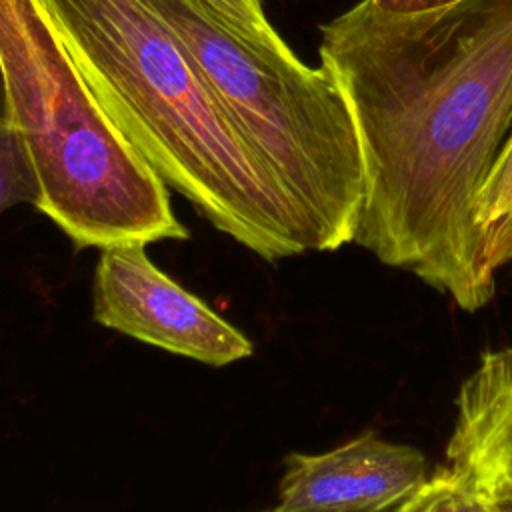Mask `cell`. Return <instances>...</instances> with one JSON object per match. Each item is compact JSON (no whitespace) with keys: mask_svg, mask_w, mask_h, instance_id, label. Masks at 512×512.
Listing matches in <instances>:
<instances>
[{"mask_svg":"<svg viewBox=\"0 0 512 512\" xmlns=\"http://www.w3.org/2000/svg\"><path fill=\"white\" fill-rule=\"evenodd\" d=\"M446 456L480 486L512 482V346L484 352L462 382Z\"/></svg>","mask_w":512,"mask_h":512,"instance_id":"cell-7","label":"cell"},{"mask_svg":"<svg viewBox=\"0 0 512 512\" xmlns=\"http://www.w3.org/2000/svg\"><path fill=\"white\" fill-rule=\"evenodd\" d=\"M186 44L236 130L302 216L314 252L354 242L364 168L348 102L288 44L240 32L206 0H146Z\"/></svg>","mask_w":512,"mask_h":512,"instance_id":"cell-4","label":"cell"},{"mask_svg":"<svg viewBox=\"0 0 512 512\" xmlns=\"http://www.w3.org/2000/svg\"><path fill=\"white\" fill-rule=\"evenodd\" d=\"M8 122L26 142L48 216L76 248L188 238L168 186L120 134L44 0H0Z\"/></svg>","mask_w":512,"mask_h":512,"instance_id":"cell-3","label":"cell"},{"mask_svg":"<svg viewBox=\"0 0 512 512\" xmlns=\"http://www.w3.org/2000/svg\"><path fill=\"white\" fill-rule=\"evenodd\" d=\"M106 116L166 186L264 260L314 252L198 62L146 0H44Z\"/></svg>","mask_w":512,"mask_h":512,"instance_id":"cell-2","label":"cell"},{"mask_svg":"<svg viewBox=\"0 0 512 512\" xmlns=\"http://www.w3.org/2000/svg\"><path fill=\"white\" fill-rule=\"evenodd\" d=\"M92 314L106 328L208 366L238 362L254 350L238 328L166 276L144 244L100 250Z\"/></svg>","mask_w":512,"mask_h":512,"instance_id":"cell-5","label":"cell"},{"mask_svg":"<svg viewBox=\"0 0 512 512\" xmlns=\"http://www.w3.org/2000/svg\"><path fill=\"white\" fill-rule=\"evenodd\" d=\"M396 512H498L490 494L464 470L438 468Z\"/></svg>","mask_w":512,"mask_h":512,"instance_id":"cell-9","label":"cell"},{"mask_svg":"<svg viewBox=\"0 0 512 512\" xmlns=\"http://www.w3.org/2000/svg\"><path fill=\"white\" fill-rule=\"evenodd\" d=\"M428 478L424 454L374 432L320 454H290L278 484L280 512H382Z\"/></svg>","mask_w":512,"mask_h":512,"instance_id":"cell-6","label":"cell"},{"mask_svg":"<svg viewBox=\"0 0 512 512\" xmlns=\"http://www.w3.org/2000/svg\"><path fill=\"white\" fill-rule=\"evenodd\" d=\"M8 120V106H6V88H4V76L0 68V122Z\"/></svg>","mask_w":512,"mask_h":512,"instance_id":"cell-14","label":"cell"},{"mask_svg":"<svg viewBox=\"0 0 512 512\" xmlns=\"http://www.w3.org/2000/svg\"><path fill=\"white\" fill-rule=\"evenodd\" d=\"M476 224L490 268L512 262V132L478 194Z\"/></svg>","mask_w":512,"mask_h":512,"instance_id":"cell-8","label":"cell"},{"mask_svg":"<svg viewBox=\"0 0 512 512\" xmlns=\"http://www.w3.org/2000/svg\"><path fill=\"white\" fill-rule=\"evenodd\" d=\"M396 508H398V506H394V508H388V510H382V512H396ZM260 512H280V510L274 506V508H268V510H260Z\"/></svg>","mask_w":512,"mask_h":512,"instance_id":"cell-15","label":"cell"},{"mask_svg":"<svg viewBox=\"0 0 512 512\" xmlns=\"http://www.w3.org/2000/svg\"><path fill=\"white\" fill-rule=\"evenodd\" d=\"M498 512H512V482L510 480H496V482H490V484H484L482 486Z\"/></svg>","mask_w":512,"mask_h":512,"instance_id":"cell-13","label":"cell"},{"mask_svg":"<svg viewBox=\"0 0 512 512\" xmlns=\"http://www.w3.org/2000/svg\"><path fill=\"white\" fill-rule=\"evenodd\" d=\"M222 16H226L240 32L256 40L282 38L266 18L262 0H206Z\"/></svg>","mask_w":512,"mask_h":512,"instance_id":"cell-11","label":"cell"},{"mask_svg":"<svg viewBox=\"0 0 512 512\" xmlns=\"http://www.w3.org/2000/svg\"><path fill=\"white\" fill-rule=\"evenodd\" d=\"M40 194L30 150L20 132L0 122V214L16 204L36 206Z\"/></svg>","mask_w":512,"mask_h":512,"instance_id":"cell-10","label":"cell"},{"mask_svg":"<svg viewBox=\"0 0 512 512\" xmlns=\"http://www.w3.org/2000/svg\"><path fill=\"white\" fill-rule=\"evenodd\" d=\"M374 6L386 14H422L438 10L460 0H372Z\"/></svg>","mask_w":512,"mask_h":512,"instance_id":"cell-12","label":"cell"},{"mask_svg":"<svg viewBox=\"0 0 512 512\" xmlns=\"http://www.w3.org/2000/svg\"><path fill=\"white\" fill-rule=\"evenodd\" d=\"M320 62L360 142L354 244L450 296L490 302L478 194L512 132V0L386 14L362 0L320 26Z\"/></svg>","mask_w":512,"mask_h":512,"instance_id":"cell-1","label":"cell"}]
</instances>
